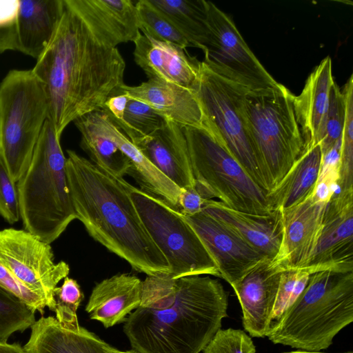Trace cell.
<instances>
[{"label":"cell","mask_w":353,"mask_h":353,"mask_svg":"<svg viewBox=\"0 0 353 353\" xmlns=\"http://www.w3.org/2000/svg\"><path fill=\"white\" fill-rule=\"evenodd\" d=\"M327 203L311 194L299 204L278 212L281 240L270 265L279 272L300 270L310 262L321 234Z\"/></svg>","instance_id":"obj_14"},{"label":"cell","mask_w":353,"mask_h":353,"mask_svg":"<svg viewBox=\"0 0 353 353\" xmlns=\"http://www.w3.org/2000/svg\"><path fill=\"white\" fill-rule=\"evenodd\" d=\"M74 123L81 134L80 145L93 163L117 177L123 178L129 174L131 163L128 158L94 125L86 114Z\"/></svg>","instance_id":"obj_29"},{"label":"cell","mask_w":353,"mask_h":353,"mask_svg":"<svg viewBox=\"0 0 353 353\" xmlns=\"http://www.w3.org/2000/svg\"><path fill=\"white\" fill-rule=\"evenodd\" d=\"M208 41L203 61L212 71L249 90L278 82L252 52L233 20L214 3L206 1Z\"/></svg>","instance_id":"obj_11"},{"label":"cell","mask_w":353,"mask_h":353,"mask_svg":"<svg viewBox=\"0 0 353 353\" xmlns=\"http://www.w3.org/2000/svg\"><path fill=\"white\" fill-rule=\"evenodd\" d=\"M300 275V271L283 272L272 314V323L279 320L292 303V294Z\"/></svg>","instance_id":"obj_40"},{"label":"cell","mask_w":353,"mask_h":353,"mask_svg":"<svg viewBox=\"0 0 353 353\" xmlns=\"http://www.w3.org/2000/svg\"><path fill=\"white\" fill-rule=\"evenodd\" d=\"M120 93L148 104L167 121L182 127L203 128L201 109L191 89L150 78L139 85L123 84L118 92Z\"/></svg>","instance_id":"obj_17"},{"label":"cell","mask_w":353,"mask_h":353,"mask_svg":"<svg viewBox=\"0 0 353 353\" xmlns=\"http://www.w3.org/2000/svg\"><path fill=\"white\" fill-rule=\"evenodd\" d=\"M0 286L14 294L29 306L43 314L45 299L22 283L8 269L0 263Z\"/></svg>","instance_id":"obj_39"},{"label":"cell","mask_w":353,"mask_h":353,"mask_svg":"<svg viewBox=\"0 0 353 353\" xmlns=\"http://www.w3.org/2000/svg\"><path fill=\"white\" fill-rule=\"evenodd\" d=\"M294 97L277 83L270 88L248 90L243 97L244 114L270 192L306 150Z\"/></svg>","instance_id":"obj_6"},{"label":"cell","mask_w":353,"mask_h":353,"mask_svg":"<svg viewBox=\"0 0 353 353\" xmlns=\"http://www.w3.org/2000/svg\"><path fill=\"white\" fill-rule=\"evenodd\" d=\"M54 296L56 319L64 328L77 330L80 325L77 311L83 299V294L77 281L66 276L62 285L54 289Z\"/></svg>","instance_id":"obj_35"},{"label":"cell","mask_w":353,"mask_h":353,"mask_svg":"<svg viewBox=\"0 0 353 353\" xmlns=\"http://www.w3.org/2000/svg\"><path fill=\"white\" fill-rule=\"evenodd\" d=\"M86 115L128 158L131 163L128 174L137 181L141 190L161 199L176 210L181 189L142 154L104 111H94Z\"/></svg>","instance_id":"obj_20"},{"label":"cell","mask_w":353,"mask_h":353,"mask_svg":"<svg viewBox=\"0 0 353 353\" xmlns=\"http://www.w3.org/2000/svg\"><path fill=\"white\" fill-rule=\"evenodd\" d=\"M134 145L180 189L195 185L182 126L167 121L161 129Z\"/></svg>","instance_id":"obj_21"},{"label":"cell","mask_w":353,"mask_h":353,"mask_svg":"<svg viewBox=\"0 0 353 353\" xmlns=\"http://www.w3.org/2000/svg\"><path fill=\"white\" fill-rule=\"evenodd\" d=\"M345 98V119L341 137L338 190H353V76L341 90Z\"/></svg>","instance_id":"obj_31"},{"label":"cell","mask_w":353,"mask_h":353,"mask_svg":"<svg viewBox=\"0 0 353 353\" xmlns=\"http://www.w3.org/2000/svg\"><path fill=\"white\" fill-rule=\"evenodd\" d=\"M332 59L327 56L310 73L293 105L305 150L321 141L325 128L330 92L335 82Z\"/></svg>","instance_id":"obj_19"},{"label":"cell","mask_w":353,"mask_h":353,"mask_svg":"<svg viewBox=\"0 0 353 353\" xmlns=\"http://www.w3.org/2000/svg\"><path fill=\"white\" fill-rule=\"evenodd\" d=\"M60 139L48 119L30 163L17 183L24 230L49 244L76 219Z\"/></svg>","instance_id":"obj_5"},{"label":"cell","mask_w":353,"mask_h":353,"mask_svg":"<svg viewBox=\"0 0 353 353\" xmlns=\"http://www.w3.org/2000/svg\"><path fill=\"white\" fill-rule=\"evenodd\" d=\"M202 210L270 259L278 252L281 240L278 212L266 216L252 214L230 208L214 199L207 200Z\"/></svg>","instance_id":"obj_24"},{"label":"cell","mask_w":353,"mask_h":353,"mask_svg":"<svg viewBox=\"0 0 353 353\" xmlns=\"http://www.w3.org/2000/svg\"><path fill=\"white\" fill-rule=\"evenodd\" d=\"M0 215L10 224L20 219L17 183L10 175L0 155Z\"/></svg>","instance_id":"obj_38"},{"label":"cell","mask_w":353,"mask_h":353,"mask_svg":"<svg viewBox=\"0 0 353 353\" xmlns=\"http://www.w3.org/2000/svg\"><path fill=\"white\" fill-rule=\"evenodd\" d=\"M203 353H256L251 338L243 330L228 328L217 331L203 350Z\"/></svg>","instance_id":"obj_37"},{"label":"cell","mask_w":353,"mask_h":353,"mask_svg":"<svg viewBox=\"0 0 353 353\" xmlns=\"http://www.w3.org/2000/svg\"><path fill=\"white\" fill-rule=\"evenodd\" d=\"M345 110L343 93L336 82H334L330 92L325 132L319 143L323 155L341 141L345 119Z\"/></svg>","instance_id":"obj_36"},{"label":"cell","mask_w":353,"mask_h":353,"mask_svg":"<svg viewBox=\"0 0 353 353\" xmlns=\"http://www.w3.org/2000/svg\"><path fill=\"white\" fill-rule=\"evenodd\" d=\"M323 154L320 144L306 150L268 194L272 214L299 204L312 194L320 173Z\"/></svg>","instance_id":"obj_27"},{"label":"cell","mask_w":353,"mask_h":353,"mask_svg":"<svg viewBox=\"0 0 353 353\" xmlns=\"http://www.w3.org/2000/svg\"><path fill=\"white\" fill-rule=\"evenodd\" d=\"M177 279L168 274L147 276L142 281L139 307L161 310L170 307L176 299Z\"/></svg>","instance_id":"obj_34"},{"label":"cell","mask_w":353,"mask_h":353,"mask_svg":"<svg viewBox=\"0 0 353 353\" xmlns=\"http://www.w3.org/2000/svg\"><path fill=\"white\" fill-rule=\"evenodd\" d=\"M353 272V190L339 191L326 205L314 255L303 271Z\"/></svg>","instance_id":"obj_13"},{"label":"cell","mask_w":353,"mask_h":353,"mask_svg":"<svg viewBox=\"0 0 353 353\" xmlns=\"http://www.w3.org/2000/svg\"><path fill=\"white\" fill-rule=\"evenodd\" d=\"M182 216L202 241L221 277L231 286L256 265L270 259L203 210Z\"/></svg>","instance_id":"obj_15"},{"label":"cell","mask_w":353,"mask_h":353,"mask_svg":"<svg viewBox=\"0 0 353 353\" xmlns=\"http://www.w3.org/2000/svg\"><path fill=\"white\" fill-rule=\"evenodd\" d=\"M36 310L20 298L0 286V341L7 342L16 332L31 327Z\"/></svg>","instance_id":"obj_33"},{"label":"cell","mask_w":353,"mask_h":353,"mask_svg":"<svg viewBox=\"0 0 353 353\" xmlns=\"http://www.w3.org/2000/svg\"><path fill=\"white\" fill-rule=\"evenodd\" d=\"M135 6L139 29L144 34L155 40L171 43L183 48L191 47L170 20L151 4L149 0L137 1Z\"/></svg>","instance_id":"obj_32"},{"label":"cell","mask_w":353,"mask_h":353,"mask_svg":"<svg viewBox=\"0 0 353 353\" xmlns=\"http://www.w3.org/2000/svg\"><path fill=\"white\" fill-rule=\"evenodd\" d=\"M285 353H324L321 352H307L304 350H298V351H294V352H285Z\"/></svg>","instance_id":"obj_47"},{"label":"cell","mask_w":353,"mask_h":353,"mask_svg":"<svg viewBox=\"0 0 353 353\" xmlns=\"http://www.w3.org/2000/svg\"><path fill=\"white\" fill-rule=\"evenodd\" d=\"M7 50H17L15 26L0 28V54Z\"/></svg>","instance_id":"obj_44"},{"label":"cell","mask_w":353,"mask_h":353,"mask_svg":"<svg viewBox=\"0 0 353 353\" xmlns=\"http://www.w3.org/2000/svg\"><path fill=\"white\" fill-rule=\"evenodd\" d=\"M26 353H111L115 347L83 327L68 330L55 317L41 316L31 326Z\"/></svg>","instance_id":"obj_26"},{"label":"cell","mask_w":353,"mask_h":353,"mask_svg":"<svg viewBox=\"0 0 353 353\" xmlns=\"http://www.w3.org/2000/svg\"><path fill=\"white\" fill-rule=\"evenodd\" d=\"M267 259L232 285L239 301L245 330L253 337H265L272 314L282 272Z\"/></svg>","instance_id":"obj_16"},{"label":"cell","mask_w":353,"mask_h":353,"mask_svg":"<svg viewBox=\"0 0 353 353\" xmlns=\"http://www.w3.org/2000/svg\"><path fill=\"white\" fill-rule=\"evenodd\" d=\"M108 43L113 47L134 42L140 34L135 3L131 0H65Z\"/></svg>","instance_id":"obj_22"},{"label":"cell","mask_w":353,"mask_h":353,"mask_svg":"<svg viewBox=\"0 0 353 353\" xmlns=\"http://www.w3.org/2000/svg\"><path fill=\"white\" fill-rule=\"evenodd\" d=\"M0 353H26L19 343H8L0 341Z\"/></svg>","instance_id":"obj_45"},{"label":"cell","mask_w":353,"mask_h":353,"mask_svg":"<svg viewBox=\"0 0 353 353\" xmlns=\"http://www.w3.org/2000/svg\"><path fill=\"white\" fill-rule=\"evenodd\" d=\"M173 304L164 310H134L123 332L141 353H199L221 329L227 316L228 294L208 276L177 279Z\"/></svg>","instance_id":"obj_3"},{"label":"cell","mask_w":353,"mask_h":353,"mask_svg":"<svg viewBox=\"0 0 353 353\" xmlns=\"http://www.w3.org/2000/svg\"><path fill=\"white\" fill-rule=\"evenodd\" d=\"M182 129L195 186L206 199H217L230 208L252 214H274L268 193L209 131L196 127Z\"/></svg>","instance_id":"obj_7"},{"label":"cell","mask_w":353,"mask_h":353,"mask_svg":"<svg viewBox=\"0 0 353 353\" xmlns=\"http://www.w3.org/2000/svg\"><path fill=\"white\" fill-rule=\"evenodd\" d=\"M345 353H352V352H345Z\"/></svg>","instance_id":"obj_48"},{"label":"cell","mask_w":353,"mask_h":353,"mask_svg":"<svg viewBox=\"0 0 353 353\" xmlns=\"http://www.w3.org/2000/svg\"><path fill=\"white\" fill-rule=\"evenodd\" d=\"M191 90L201 109L203 128L226 148L252 180L268 193L269 188L243 108L248 89L216 74L201 61L197 78Z\"/></svg>","instance_id":"obj_9"},{"label":"cell","mask_w":353,"mask_h":353,"mask_svg":"<svg viewBox=\"0 0 353 353\" xmlns=\"http://www.w3.org/2000/svg\"><path fill=\"white\" fill-rule=\"evenodd\" d=\"M47 97L32 70H10L0 83V155L17 183L48 119Z\"/></svg>","instance_id":"obj_8"},{"label":"cell","mask_w":353,"mask_h":353,"mask_svg":"<svg viewBox=\"0 0 353 353\" xmlns=\"http://www.w3.org/2000/svg\"><path fill=\"white\" fill-rule=\"evenodd\" d=\"M19 0L0 1V28L14 26Z\"/></svg>","instance_id":"obj_43"},{"label":"cell","mask_w":353,"mask_h":353,"mask_svg":"<svg viewBox=\"0 0 353 353\" xmlns=\"http://www.w3.org/2000/svg\"><path fill=\"white\" fill-rule=\"evenodd\" d=\"M55 32L32 72L43 84L48 119L61 137L68 125L117 94L125 62L117 47L94 32L64 0Z\"/></svg>","instance_id":"obj_1"},{"label":"cell","mask_w":353,"mask_h":353,"mask_svg":"<svg viewBox=\"0 0 353 353\" xmlns=\"http://www.w3.org/2000/svg\"><path fill=\"white\" fill-rule=\"evenodd\" d=\"M166 121L148 104L130 98L123 120L117 125L135 144L161 129Z\"/></svg>","instance_id":"obj_30"},{"label":"cell","mask_w":353,"mask_h":353,"mask_svg":"<svg viewBox=\"0 0 353 353\" xmlns=\"http://www.w3.org/2000/svg\"><path fill=\"white\" fill-rule=\"evenodd\" d=\"M64 8V0H19L17 50L37 59L52 39Z\"/></svg>","instance_id":"obj_25"},{"label":"cell","mask_w":353,"mask_h":353,"mask_svg":"<svg viewBox=\"0 0 353 353\" xmlns=\"http://www.w3.org/2000/svg\"><path fill=\"white\" fill-rule=\"evenodd\" d=\"M149 1L170 20L191 47L203 50L208 37L206 1Z\"/></svg>","instance_id":"obj_28"},{"label":"cell","mask_w":353,"mask_h":353,"mask_svg":"<svg viewBox=\"0 0 353 353\" xmlns=\"http://www.w3.org/2000/svg\"><path fill=\"white\" fill-rule=\"evenodd\" d=\"M134 43V61L148 79L157 78L191 89L201 61L191 57L186 48L141 32Z\"/></svg>","instance_id":"obj_18"},{"label":"cell","mask_w":353,"mask_h":353,"mask_svg":"<svg viewBox=\"0 0 353 353\" xmlns=\"http://www.w3.org/2000/svg\"><path fill=\"white\" fill-rule=\"evenodd\" d=\"M111 353H141L135 350H130L128 351H121L115 348Z\"/></svg>","instance_id":"obj_46"},{"label":"cell","mask_w":353,"mask_h":353,"mask_svg":"<svg viewBox=\"0 0 353 353\" xmlns=\"http://www.w3.org/2000/svg\"><path fill=\"white\" fill-rule=\"evenodd\" d=\"M142 281L122 273L102 280L92 290L85 311L105 328L123 323L141 302Z\"/></svg>","instance_id":"obj_23"},{"label":"cell","mask_w":353,"mask_h":353,"mask_svg":"<svg viewBox=\"0 0 353 353\" xmlns=\"http://www.w3.org/2000/svg\"><path fill=\"white\" fill-rule=\"evenodd\" d=\"M0 263L26 287L42 296L47 307L54 312V289L68 276L70 267L63 261L55 263L50 244L26 230H1Z\"/></svg>","instance_id":"obj_12"},{"label":"cell","mask_w":353,"mask_h":353,"mask_svg":"<svg viewBox=\"0 0 353 353\" xmlns=\"http://www.w3.org/2000/svg\"><path fill=\"white\" fill-rule=\"evenodd\" d=\"M130 196L148 234L168 261L171 278L205 274L221 277L202 241L180 212L133 185Z\"/></svg>","instance_id":"obj_10"},{"label":"cell","mask_w":353,"mask_h":353,"mask_svg":"<svg viewBox=\"0 0 353 353\" xmlns=\"http://www.w3.org/2000/svg\"><path fill=\"white\" fill-rule=\"evenodd\" d=\"M129 99L130 98L124 93L112 95L105 101L101 110L104 111L116 125H119L123 120Z\"/></svg>","instance_id":"obj_42"},{"label":"cell","mask_w":353,"mask_h":353,"mask_svg":"<svg viewBox=\"0 0 353 353\" xmlns=\"http://www.w3.org/2000/svg\"><path fill=\"white\" fill-rule=\"evenodd\" d=\"M207 200L195 185L181 189L177 211L184 216L193 215L202 211Z\"/></svg>","instance_id":"obj_41"},{"label":"cell","mask_w":353,"mask_h":353,"mask_svg":"<svg viewBox=\"0 0 353 353\" xmlns=\"http://www.w3.org/2000/svg\"><path fill=\"white\" fill-rule=\"evenodd\" d=\"M352 321L353 272L321 271L310 276L266 336L275 344L320 352Z\"/></svg>","instance_id":"obj_4"},{"label":"cell","mask_w":353,"mask_h":353,"mask_svg":"<svg viewBox=\"0 0 353 353\" xmlns=\"http://www.w3.org/2000/svg\"><path fill=\"white\" fill-rule=\"evenodd\" d=\"M67 154L68 183L76 219L90 236L139 272L169 274V263L131 199L132 185L75 151L68 150Z\"/></svg>","instance_id":"obj_2"}]
</instances>
